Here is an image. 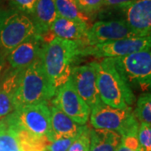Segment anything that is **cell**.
Here are the masks:
<instances>
[{"mask_svg": "<svg viewBox=\"0 0 151 151\" xmlns=\"http://www.w3.org/2000/svg\"><path fill=\"white\" fill-rule=\"evenodd\" d=\"M81 49L77 42L54 37L45 42L40 59L53 97L61 86L70 79L73 63Z\"/></svg>", "mask_w": 151, "mask_h": 151, "instance_id": "obj_1", "label": "cell"}, {"mask_svg": "<svg viewBox=\"0 0 151 151\" xmlns=\"http://www.w3.org/2000/svg\"><path fill=\"white\" fill-rule=\"evenodd\" d=\"M97 91L101 102L115 108H132L135 96L111 58L94 61Z\"/></svg>", "mask_w": 151, "mask_h": 151, "instance_id": "obj_2", "label": "cell"}, {"mask_svg": "<svg viewBox=\"0 0 151 151\" xmlns=\"http://www.w3.org/2000/svg\"><path fill=\"white\" fill-rule=\"evenodd\" d=\"M52 97L39 57L22 71L14 99V110L29 105L47 103Z\"/></svg>", "mask_w": 151, "mask_h": 151, "instance_id": "obj_3", "label": "cell"}, {"mask_svg": "<svg viewBox=\"0 0 151 151\" xmlns=\"http://www.w3.org/2000/svg\"><path fill=\"white\" fill-rule=\"evenodd\" d=\"M13 127L35 137L54 141L51 129L50 109L47 103L29 105L14 110L4 118Z\"/></svg>", "mask_w": 151, "mask_h": 151, "instance_id": "obj_4", "label": "cell"}, {"mask_svg": "<svg viewBox=\"0 0 151 151\" xmlns=\"http://www.w3.org/2000/svg\"><path fill=\"white\" fill-rule=\"evenodd\" d=\"M38 35L30 17L10 9L0 11V53L7 56L13 49Z\"/></svg>", "mask_w": 151, "mask_h": 151, "instance_id": "obj_5", "label": "cell"}, {"mask_svg": "<svg viewBox=\"0 0 151 151\" xmlns=\"http://www.w3.org/2000/svg\"><path fill=\"white\" fill-rule=\"evenodd\" d=\"M111 59L132 90L151 93V49Z\"/></svg>", "mask_w": 151, "mask_h": 151, "instance_id": "obj_6", "label": "cell"}, {"mask_svg": "<svg viewBox=\"0 0 151 151\" xmlns=\"http://www.w3.org/2000/svg\"><path fill=\"white\" fill-rule=\"evenodd\" d=\"M89 118L93 129L113 131L120 136L139 126L132 108H115L103 103L92 108Z\"/></svg>", "mask_w": 151, "mask_h": 151, "instance_id": "obj_7", "label": "cell"}, {"mask_svg": "<svg viewBox=\"0 0 151 151\" xmlns=\"http://www.w3.org/2000/svg\"><path fill=\"white\" fill-rule=\"evenodd\" d=\"M151 49V35L119 40L109 43L81 47L79 55L97 58H119Z\"/></svg>", "mask_w": 151, "mask_h": 151, "instance_id": "obj_8", "label": "cell"}, {"mask_svg": "<svg viewBox=\"0 0 151 151\" xmlns=\"http://www.w3.org/2000/svg\"><path fill=\"white\" fill-rule=\"evenodd\" d=\"M144 35H145L132 29L124 19L107 21L101 20L95 22L92 25L89 26L86 34V46L109 43L126 38Z\"/></svg>", "mask_w": 151, "mask_h": 151, "instance_id": "obj_9", "label": "cell"}, {"mask_svg": "<svg viewBox=\"0 0 151 151\" xmlns=\"http://www.w3.org/2000/svg\"><path fill=\"white\" fill-rule=\"evenodd\" d=\"M51 104L59 108L76 124L86 125L91 109L81 98L69 79L55 92Z\"/></svg>", "mask_w": 151, "mask_h": 151, "instance_id": "obj_10", "label": "cell"}, {"mask_svg": "<svg viewBox=\"0 0 151 151\" xmlns=\"http://www.w3.org/2000/svg\"><path fill=\"white\" fill-rule=\"evenodd\" d=\"M70 79L76 91L91 110L103 103L97 91V73L94 62L73 66Z\"/></svg>", "mask_w": 151, "mask_h": 151, "instance_id": "obj_11", "label": "cell"}, {"mask_svg": "<svg viewBox=\"0 0 151 151\" xmlns=\"http://www.w3.org/2000/svg\"><path fill=\"white\" fill-rule=\"evenodd\" d=\"M43 37L34 35L13 49L6 56V60L10 68L24 70L40 57L43 46Z\"/></svg>", "mask_w": 151, "mask_h": 151, "instance_id": "obj_12", "label": "cell"}, {"mask_svg": "<svg viewBox=\"0 0 151 151\" xmlns=\"http://www.w3.org/2000/svg\"><path fill=\"white\" fill-rule=\"evenodd\" d=\"M119 9L132 29L145 35H151V0H135Z\"/></svg>", "mask_w": 151, "mask_h": 151, "instance_id": "obj_13", "label": "cell"}, {"mask_svg": "<svg viewBox=\"0 0 151 151\" xmlns=\"http://www.w3.org/2000/svg\"><path fill=\"white\" fill-rule=\"evenodd\" d=\"M89 29L88 23L71 20L59 17L50 28V34L53 37L72 40L80 44L81 47L86 46V34Z\"/></svg>", "mask_w": 151, "mask_h": 151, "instance_id": "obj_14", "label": "cell"}, {"mask_svg": "<svg viewBox=\"0 0 151 151\" xmlns=\"http://www.w3.org/2000/svg\"><path fill=\"white\" fill-rule=\"evenodd\" d=\"M22 71L9 67L0 79V120L14 111V99Z\"/></svg>", "mask_w": 151, "mask_h": 151, "instance_id": "obj_15", "label": "cell"}, {"mask_svg": "<svg viewBox=\"0 0 151 151\" xmlns=\"http://www.w3.org/2000/svg\"><path fill=\"white\" fill-rule=\"evenodd\" d=\"M50 120L54 140L61 138H76L87 125H80L74 122L57 107L51 104Z\"/></svg>", "mask_w": 151, "mask_h": 151, "instance_id": "obj_16", "label": "cell"}, {"mask_svg": "<svg viewBox=\"0 0 151 151\" xmlns=\"http://www.w3.org/2000/svg\"><path fill=\"white\" fill-rule=\"evenodd\" d=\"M31 16L38 35L44 36L49 34L53 23L58 18L55 0H37Z\"/></svg>", "mask_w": 151, "mask_h": 151, "instance_id": "obj_17", "label": "cell"}, {"mask_svg": "<svg viewBox=\"0 0 151 151\" xmlns=\"http://www.w3.org/2000/svg\"><path fill=\"white\" fill-rule=\"evenodd\" d=\"M121 136L113 131L91 129L89 151H116Z\"/></svg>", "mask_w": 151, "mask_h": 151, "instance_id": "obj_18", "label": "cell"}, {"mask_svg": "<svg viewBox=\"0 0 151 151\" xmlns=\"http://www.w3.org/2000/svg\"><path fill=\"white\" fill-rule=\"evenodd\" d=\"M0 149L2 151H22L17 130L4 119L0 120Z\"/></svg>", "mask_w": 151, "mask_h": 151, "instance_id": "obj_19", "label": "cell"}, {"mask_svg": "<svg viewBox=\"0 0 151 151\" xmlns=\"http://www.w3.org/2000/svg\"><path fill=\"white\" fill-rule=\"evenodd\" d=\"M55 4L59 17L86 23L90 20L89 16L81 12L74 0H55Z\"/></svg>", "mask_w": 151, "mask_h": 151, "instance_id": "obj_20", "label": "cell"}, {"mask_svg": "<svg viewBox=\"0 0 151 151\" xmlns=\"http://www.w3.org/2000/svg\"><path fill=\"white\" fill-rule=\"evenodd\" d=\"M134 114L138 122L151 124V93H143L139 97Z\"/></svg>", "mask_w": 151, "mask_h": 151, "instance_id": "obj_21", "label": "cell"}, {"mask_svg": "<svg viewBox=\"0 0 151 151\" xmlns=\"http://www.w3.org/2000/svg\"><path fill=\"white\" fill-rule=\"evenodd\" d=\"M139 128L121 136V140L116 151H144L138 137Z\"/></svg>", "mask_w": 151, "mask_h": 151, "instance_id": "obj_22", "label": "cell"}, {"mask_svg": "<svg viewBox=\"0 0 151 151\" xmlns=\"http://www.w3.org/2000/svg\"><path fill=\"white\" fill-rule=\"evenodd\" d=\"M90 131L88 126L78 135L68 151H89L90 149Z\"/></svg>", "mask_w": 151, "mask_h": 151, "instance_id": "obj_23", "label": "cell"}, {"mask_svg": "<svg viewBox=\"0 0 151 151\" xmlns=\"http://www.w3.org/2000/svg\"><path fill=\"white\" fill-rule=\"evenodd\" d=\"M76 5L86 15H91L99 11L103 6L104 0H74Z\"/></svg>", "mask_w": 151, "mask_h": 151, "instance_id": "obj_24", "label": "cell"}, {"mask_svg": "<svg viewBox=\"0 0 151 151\" xmlns=\"http://www.w3.org/2000/svg\"><path fill=\"white\" fill-rule=\"evenodd\" d=\"M138 137L144 151H151V124L139 123Z\"/></svg>", "mask_w": 151, "mask_h": 151, "instance_id": "obj_25", "label": "cell"}, {"mask_svg": "<svg viewBox=\"0 0 151 151\" xmlns=\"http://www.w3.org/2000/svg\"><path fill=\"white\" fill-rule=\"evenodd\" d=\"M11 6L17 10L20 11L29 16L34 13L37 0H8Z\"/></svg>", "mask_w": 151, "mask_h": 151, "instance_id": "obj_26", "label": "cell"}, {"mask_svg": "<svg viewBox=\"0 0 151 151\" xmlns=\"http://www.w3.org/2000/svg\"><path fill=\"white\" fill-rule=\"evenodd\" d=\"M76 138H61L52 141L46 147V151H68Z\"/></svg>", "mask_w": 151, "mask_h": 151, "instance_id": "obj_27", "label": "cell"}, {"mask_svg": "<svg viewBox=\"0 0 151 151\" xmlns=\"http://www.w3.org/2000/svg\"><path fill=\"white\" fill-rule=\"evenodd\" d=\"M134 1L135 0H104L103 7L121 9L122 7L129 4Z\"/></svg>", "mask_w": 151, "mask_h": 151, "instance_id": "obj_28", "label": "cell"}, {"mask_svg": "<svg viewBox=\"0 0 151 151\" xmlns=\"http://www.w3.org/2000/svg\"><path fill=\"white\" fill-rule=\"evenodd\" d=\"M9 66L8 65V62L6 60V57L0 53V79L2 78V76L4 75V73L5 72V70L9 68Z\"/></svg>", "mask_w": 151, "mask_h": 151, "instance_id": "obj_29", "label": "cell"}, {"mask_svg": "<svg viewBox=\"0 0 151 151\" xmlns=\"http://www.w3.org/2000/svg\"><path fill=\"white\" fill-rule=\"evenodd\" d=\"M0 151H2V150H1V149H0Z\"/></svg>", "mask_w": 151, "mask_h": 151, "instance_id": "obj_30", "label": "cell"}, {"mask_svg": "<svg viewBox=\"0 0 151 151\" xmlns=\"http://www.w3.org/2000/svg\"><path fill=\"white\" fill-rule=\"evenodd\" d=\"M0 1H1V0H0Z\"/></svg>", "mask_w": 151, "mask_h": 151, "instance_id": "obj_31", "label": "cell"}]
</instances>
